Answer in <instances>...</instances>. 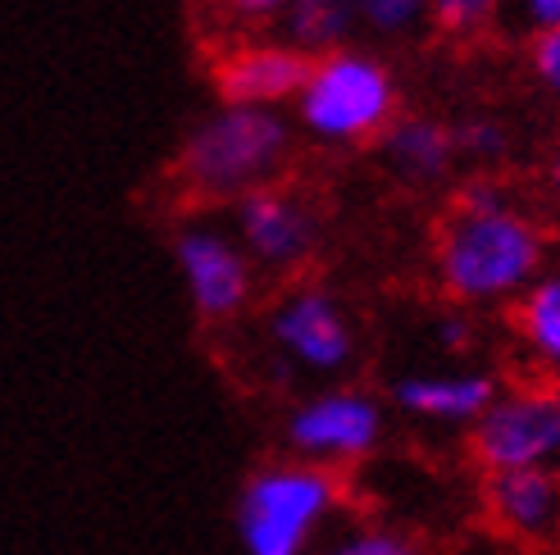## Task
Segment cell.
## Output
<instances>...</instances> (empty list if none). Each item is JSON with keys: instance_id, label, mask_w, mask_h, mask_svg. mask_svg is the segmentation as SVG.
<instances>
[{"instance_id": "6da1fadb", "label": "cell", "mask_w": 560, "mask_h": 555, "mask_svg": "<svg viewBox=\"0 0 560 555\" xmlns=\"http://www.w3.org/2000/svg\"><path fill=\"white\" fill-rule=\"evenodd\" d=\"M433 269L456 305H515L547 273V233L497 178H474L442 219Z\"/></svg>"}, {"instance_id": "7a4b0ae2", "label": "cell", "mask_w": 560, "mask_h": 555, "mask_svg": "<svg viewBox=\"0 0 560 555\" xmlns=\"http://www.w3.org/2000/svg\"><path fill=\"white\" fill-rule=\"evenodd\" d=\"M342 506V483L332 469L305 460H278L256 469L237 492L242 555H311L319 533Z\"/></svg>"}, {"instance_id": "3957f363", "label": "cell", "mask_w": 560, "mask_h": 555, "mask_svg": "<svg viewBox=\"0 0 560 555\" xmlns=\"http://www.w3.org/2000/svg\"><path fill=\"white\" fill-rule=\"evenodd\" d=\"M292 151V128L273 109H237L223 105L214 119H206L183 146V182L201 197H250L260 191L273 169Z\"/></svg>"}, {"instance_id": "277c9868", "label": "cell", "mask_w": 560, "mask_h": 555, "mask_svg": "<svg viewBox=\"0 0 560 555\" xmlns=\"http://www.w3.org/2000/svg\"><path fill=\"white\" fill-rule=\"evenodd\" d=\"M296 119L319 142H370L397 119V82L387 64L360 50H332L311 64L296 92Z\"/></svg>"}, {"instance_id": "5b68a950", "label": "cell", "mask_w": 560, "mask_h": 555, "mask_svg": "<svg viewBox=\"0 0 560 555\" xmlns=\"http://www.w3.org/2000/svg\"><path fill=\"white\" fill-rule=\"evenodd\" d=\"M469 456L483 474L560 469V382L524 378L501 387L483 420L469 428Z\"/></svg>"}, {"instance_id": "8992f818", "label": "cell", "mask_w": 560, "mask_h": 555, "mask_svg": "<svg viewBox=\"0 0 560 555\" xmlns=\"http://www.w3.org/2000/svg\"><path fill=\"white\" fill-rule=\"evenodd\" d=\"M383 428H387L383 405L370 392L332 387V392L301 401L288 414V447L305 464L338 469V464L370 460L378 451V441H383Z\"/></svg>"}, {"instance_id": "52a82bcc", "label": "cell", "mask_w": 560, "mask_h": 555, "mask_svg": "<svg viewBox=\"0 0 560 555\" xmlns=\"http://www.w3.org/2000/svg\"><path fill=\"white\" fill-rule=\"evenodd\" d=\"M269 338L292 365L311 374H342L355 355V328L338 296H328L324 287H296L292 296L278 300Z\"/></svg>"}, {"instance_id": "ba28073f", "label": "cell", "mask_w": 560, "mask_h": 555, "mask_svg": "<svg viewBox=\"0 0 560 555\" xmlns=\"http://www.w3.org/2000/svg\"><path fill=\"white\" fill-rule=\"evenodd\" d=\"M483 515L520 551H560V469L483 474Z\"/></svg>"}, {"instance_id": "9c48e42d", "label": "cell", "mask_w": 560, "mask_h": 555, "mask_svg": "<svg viewBox=\"0 0 560 555\" xmlns=\"http://www.w3.org/2000/svg\"><path fill=\"white\" fill-rule=\"evenodd\" d=\"M174 260L201 319H233L250 300V264L229 237L187 228L174 241Z\"/></svg>"}, {"instance_id": "30bf717a", "label": "cell", "mask_w": 560, "mask_h": 555, "mask_svg": "<svg viewBox=\"0 0 560 555\" xmlns=\"http://www.w3.org/2000/svg\"><path fill=\"white\" fill-rule=\"evenodd\" d=\"M237 228H242L246 251L269 269L305 264L315 251V241H319L315 214L283 187H260V191H250V197H242L237 201Z\"/></svg>"}, {"instance_id": "8fae6325", "label": "cell", "mask_w": 560, "mask_h": 555, "mask_svg": "<svg viewBox=\"0 0 560 555\" xmlns=\"http://www.w3.org/2000/svg\"><path fill=\"white\" fill-rule=\"evenodd\" d=\"M311 55H301L296 46H242L229 60L214 69V87L223 105L237 109H269L296 101V92L311 78Z\"/></svg>"}, {"instance_id": "7c38bea8", "label": "cell", "mask_w": 560, "mask_h": 555, "mask_svg": "<svg viewBox=\"0 0 560 555\" xmlns=\"http://www.w3.org/2000/svg\"><path fill=\"white\" fill-rule=\"evenodd\" d=\"M501 382L483 369H452V374H406L392 382V401L401 414L442 428H474L483 410L497 401Z\"/></svg>"}, {"instance_id": "4fadbf2b", "label": "cell", "mask_w": 560, "mask_h": 555, "mask_svg": "<svg viewBox=\"0 0 560 555\" xmlns=\"http://www.w3.org/2000/svg\"><path fill=\"white\" fill-rule=\"evenodd\" d=\"M383 155L387 164L410 182H433L446 178V169L456 164V137L438 119H392L383 132Z\"/></svg>"}, {"instance_id": "5bb4252c", "label": "cell", "mask_w": 560, "mask_h": 555, "mask_svg": "<svg viewBox=\"0 0 560 555\" xmlns=\"http://www.w3.org/2000/svg\"><path fill=\"white\" fill-rule=\"evenodd\" d=\"M515 338L542 378H560V269H547L515 300Z\"/></svg>"}, {"instance_id": "9a60e30c", "label": "cell", "mask_w": 560, "mask_h": 555, "mask_svg": "<svg viewBox=\"0 0 560 555\" xmlns=\"http://www.w3.org/2000/svg\"><path fill=\"white\" fill-rule=\"evenodd\" d=\"M283 19H288V37H292L288 46L319 60V55L342 50L347 33L355 27V5L351 0H296Z\"/></svg>"}, {"instance_id": "2e32d148", "label": "cell", "mask_w": 560, "mask_h": 555, "mask_svg": "<svg viewBox=\"0 0 560 555\" xmlns=\"http://www.w3.org/2000/svg\"><path fill=\"white\" fill-rule=\"evenodd\" d=\"M319 555H424V546L387 523H351L328 546H319Z\"/></svg>"}, {"instance_id": "e0dca14e", "label": "cell", "mask_w": 560, "mask_h": 555, "mask_svg": "<svg viewBox=\"0 0 560 555\" xmlns=\"http://www.w3.org/2000/svg\"><path fill=\"white\" fill-rule=\"evenodd\" d=\"M456 137V160H474V164H497L511 151V132L497 119H465L460 128H452Z\"/></svg>"}, {"instance_id": "ac0fdd59", "label": "cell", "mask_w": 560, "mask_h": 555, "mask_svg": "<svg viewBox=\"0 0 560 555\" xmlns=\"http://www.w3.org/2000/svg\"><path fill=\"white\" fill-rule=\"evenodd\" d=\"M501 14V0H429V19L452 37H474Z\"/></svg>"}, {"instance_id": "d6986e66", "label": "cell", "mask_w": 560, "mask_h": 555, "mask_svg": "<svg viewBox=\"0 0 560 555\" xmlns=\"http://www.w3.org/2000/svg\"><path fill=\"white\" fill-rule=\"evenodd\" d=\"M355 23H370L374 33H410L419 19H429V0H351Z\"/></svg>"}, {"instance_id": "ffe728a7", "label": "cell", "mask_w": 560, "mask_h": 555, "mask_svg": "<svg viewBox=\"0 0 560 555\" xmlns=\"http://www.w3.org/2000/svg\"><path fill=\"white\" fill-rule=\"evenodd\" d=\"M528 64H534V78L560 101V27L534 33V46H528Z\"/></svg>"}, {"instance_id": "44dd1931", "label": "cell", "mask_w": 560, "mask_h": 555, "mask_svg": "<svg viewBox=\"0 0 560 555\" xmlns=\"http://www.w3.org/2000/svg\"><path fill=\"white\" fill-rule=\"evenodd\" d=\"M438 346L442 351H452V355H465L469 346H474V323H469V315H442L438 319Z\"/></svg>"}, {"instance_id": "7402d4cb", "label": "cell", "mask_w": 560, "mask_h": 555, "mask_svg": "<svg viewBox=\"0 0 560 555\" xmlns=\"http://www.w3.org/2000/svg\"><path fill=\"white\" fill-rule=\"evenodd\" d=\"M524 19L534 23V33H547V27H560V0H520Z\"/></svg>"}, {"instance_id": "603a6c76", "label": "cell", "mask_w": 560, "mask_h": 555, "mask_svg": "<svg viewBox=\"0 0 560 555\" xmlns=\"http://www.w3.org/2000/svg\"><path fill=\"white\" fill-rule=\"evenodd\" d=\"M223 5L242 19H269V14H288L296 0H223Z\"/></svg>"}, {"instance_id": "cb8c5ba5", "label": "cell", "mask_w": 560, "mask_h": 555, "mask_svg": "<svg viewBox=\"0 0 560 555\" xmlns=\"http://www.w3.org/2000/svg\"><path fill=\"white\" fill-rule=\"evenodd\" d=\"M547 197H551V210H556V219H560V146H556V155H551V164H547Z\"/></svg>"}, {"instance_id": "d4e9b609", "label": "cell", "mask_w": 560, "mask_h": 555, "mask_svg": "<svg viewBox=\"0 0 560 555\" xmlns=\"http://www.w3.org/2000/svg\"><path fill=\"white\" fill-rule=\"evenodd\" d=\"M556 382H560V378H556Z\"/></svg>"}]
</instances>
